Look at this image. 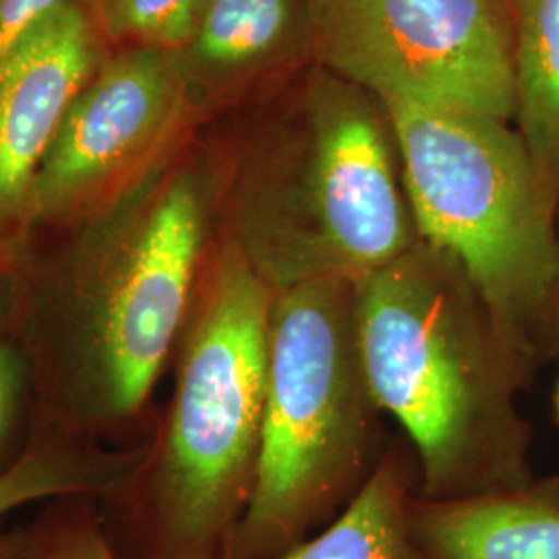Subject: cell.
Listing matches in <instances>:
<instances>
[{
  "label": "cell",
  "instance_id": "13",
  "mask_svg": "<svg viewBox=\"0 0 559 559\" xmlns=\"http://www.w3.org/2000/svg\"><path fill=\"white\" fill-rule=\"evenodd\" d=\"M411 501V468L400 452H388L336 519L272 559H420Z\"/></svg>",
  "mask_w": 559,
  "mask_h": 559
},
{
  "label": "cell",
  "instance_id": "5",
  "mask_svg": "<svg viewBox=\"0 0 559 559\" xmlns=\"http://www.w3.org/2000/svg\"><path fill=\"white\" fill-rule=\"evenodd\" d=\"M381 106L419 239L459 263L526 367L549 357L559 344L558 191L520 131L456 108Z\"/></svg>",
  "mask_w": 559,
  "mask_h": 559
},
{
  "label": "cell",
  "instance_id": "15",
  "mask_svg": "<svg viewBox=\"0 0 559 559\" xmlns=\"http://www.w3.org/2000/svg\"><path fill=\"white\" fill-rule=\"evenodd\" d=\"M25 531L27 559H120L96 498L48 501Z\"/></svg>",
  "mask_w": 559,
  "mask_h": 559
},
{
  "label": "cell",
  "instance_id": "11",
  "mask_svg": "<svg viewBox=\"0 0 559 559\" xmlns=\"http://www.w3.org/2000/svg\"><path fill=\"white\" fill-rule=\"evenodd\" d=\"M147 443L110 448L32 423L17 456L0 468V526L34 503L60 498L108 500L135 475Z\"/></svg>",
  "mask_w": 559,
  "mask_h": 559
},
{
  "label": "cell",
  "instance_id": "1",
  "mask_svg": "<svg viewBox=\"0 0 559 559\" xmlns=\"http://www.w3.org/2000/svg\"><path fill=\"white\" fill-rule=\"evenodd\" d=\"M210 191L177 170L40 276H11L0 328L25 360L32 423L108 443L175 359L207 258Z\"/></svg>",
  "mask_w": 559,
  "mask_h": 559
},
{
  "label": "cell",
  "instance_id": "2",
  "mask_svg": "<svg viewBox=\"0 0 559 559\" xmlns=\"http://www.w3.org/2000/svg\"><path fill=\"white\" fill-rule=\"evenodd\" d=\"M272 290L222 237L175 353V388L138 473L100 501L120 559H224L251 498Z\"/></svg>",
  "mask_w": 559,
  "mask_h": 559
},
{
  "label": "cell",
  "instance_id": "9",
  "mask_svg": "<svg viewBox=\"0 0 559 559\" xmlns=\"http://www.w3.org/2000/svg\"><path fill=\"white\" fill-rule=\"evenodd\" d=\"M92 69V34L62 2L0 62V237L34 222V185Z\"/></svg>",
  "mask_w": 559,
  "mask_h": 559
},
{
  "label": "cell",
  "instance_id": "6",
  "mask_svg": "<svg viewBox=\"0 0 559 559\" xmlns=\"http://www.w3.org/2000/svg\"><path fill=\"white\" fill-rule=\"evenodd\" d=\"M381 413L360 359L355 282L272 293L260 459L224 559H272L355 500L381 459Z\"/></svg>",
  "mask_w": 559,
  "mask_h": 559
},
{
  "label": "cell",
  "instance_id": "14",
  "mask_svg": "<svg viewBox=\"0 0 559 559\" xmlns=\"http://www.w3.org/2000/svg\"><path fill=\"white\" fill-rule=\"evenodd\" d=\"M506 9L520 135L559 193V0H506Z\"/></svg>",
  "mask_w": 559,
  "mask_h": 559
},
{
  "label": "cell",
  "instance_id": "16",
  "mask_svg": "<svg viewBox=\"0 0 559 559\" xmlns=\"http://www.w3.org/2000/svg\"><path fill=\"white\" fill-rule=\"evenodd\" d=\"M207 0H106L112 34L135 38L150 48L185 50L193 40Z\"/></svg>",
  "mask_w": 559,
  "mask_h": 559
},
{
  "label": "cell",
  "instance_id": "7",
  "mask_svg": "<svg viewBox=\"0 0 559 559\" xmlns=\"http://www.w3.org/2000/svg\"><path fill=\"white\" fill-rule=\"evenodd\" d=\"M311 52L381 104L516 115L506 0H313Z\"/></svg>",
  "mask_w": 559,
  "mask_h": 559
},
{
  "label": "cell",
  "instance_id": "20",
  "mask_svg": "<svg viewBox=\"0 0 559 559\" xmlns=\"http://www.w3.org/2000/svg\"><path fill=\"white\" fill-rule=\"evenodd\" d=\"M556 404H558V413H559V385H558V394H556Z\"/></svg>",
  "mask_w": 559,
  "mask_h": 559
},
{
  "label": "cell",
  "instance_id": "4",
  "mask_svg": "<svg viewBox=\"0 0 559 559\" xmlns=\"http://www.w3.org/2000/svg\"><path fill=\"white\" fill-rule=\"evenodd\" d=\"M233 240L272 293L359 282L419 242L380 102L318 64L242 160Z\"/></svg>",
  "mask_w": 559,
  "mask_h": 559
},
{
  "label": "cell",
  "instance_id": "19",
  "mask_svg": "<svg viewBox=\"0 0 559 559\" xmlns=\"http://www.w3.org/2000/svg\"><path fill=\"white\" fill-rule=\"evenodd\" d=\"M0 559H27L25 526H0Z\"/></svg>",
  "mask_w": 559,
  "mask_h": 559
},
{
  "label": "cell",
  "instance_id": "18",
  "mask_svg": "<svg viewBox=\"0 0 559 559\" xmlns=\"http://www.w3.org/2000/svg\"><path fill=\"white\" fill-rule=\"evenodd\" d=\"M67 0H0V62Z\"/></svg>",
  "mask_w": 559,
  "mask_h": 559
},
{
  "label": "cell",
  "instance_id": "3",
  "mask_svg": "<svg viewBox=\"0 0 559 559\" xmlns=\"http://www.w3.org/2000/svg\"><path fill=\"white\" fill-rule=\"evenodd\" d=\"M360 359L381 413L419 459L420 498L524 485L516 388L528 369L459 263L419 240L355 282Z\"/></svg>",
  "mask_w": 559,
  "mask_h": 559
},
{
  "label": "cell",
  "instance_id": "10",
  "mask_svg": "<svg viewBox=\"0 0 559 559\" xmlns=\"http://www.w3.org/2000/svg\"><path fill=\"white\" fill-rule=\"evenodd\" d=\"M420 559H559V498L526 485L460 500L411 501Z\"/></svg>",
  "mask_w": 559,
  "mask_h": 559
},
{
  "label": "cell",
  "instance_id": "17",
  "mask_svg": "<svg viewBox=\"0 0 559 559\" xmlns=\"http://www.w3.org/2000/svg\"><path fill=\"white\" fill-rule=\"evenodd\" d=\"M25 399H29L25 360L15 342L0 328V448L20 417Z\"/></svg>",
  "mask_w": 559,
  "mask_h": 559
},
{
  "label": "cell",
  "instance_id": "12",
  "mask_svg": "<svg viewBox=\"0 0 559 559\" xmlns=\"http://www.w3.org/2000/svg\"><path fill=\"white\" fill-rule=\"evenodd\" d=\"M313 0H207L185 48L207 78H233L311 50Z\"/></svg>",
  "mask_w": 559,
  "mask_h": 559
},
{
  "label": "cell",
  "instance_id": "8",
  "mask_svg": "<svg viewBox=\"0 0 559 559\" xmlns=\"http://www.w3.org/2000/svg\"><path fill=\"white\" fill-rule=\"evenodd\" d=\"M182 92L179 57L133 50L83 87L60 124L34 185V221L87 205L156 143Z\"/></svg>",
  "mask_w": 559,
  "mask_h": 559
}]
</instances>
